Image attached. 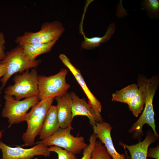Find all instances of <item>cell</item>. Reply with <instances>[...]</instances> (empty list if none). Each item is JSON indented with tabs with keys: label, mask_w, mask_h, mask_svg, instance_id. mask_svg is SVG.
Masks as SVG:
<instances>
[{
	"label": "cell",
	"mask_w": 159,
	"mask_h": 159,
	"mask_svg": "<svg viewBox=\"0 0 159 159\" xmlns=\"http://www.w3.org/2000/svg\"><path fill=\"white\" fill-rule=\"evenodd\" d=\"M97 138L94 133L90 135L89 139V144L83 150V156L80 159H91L92 153Z\"/></svg>",
	"instance_id": "cell-22"
},
{
	"label": "cell",
	"mask_w": 159,
	"mask_h": 159,
	"mask_svg": "<svg viewBox=\"0 0 159 159\" xmlns=\"http://www.w3.org/2000/svg\"><path fill=\"white\" fill-rule=\"evenodd\" d=\"M54 99L50 98L40 100L27 113L24 120L27 123V129L22 137L23 146L34 144L35 138L39 134L47 112Z\"/></svg>",
	"instance_id": "cell-3"
},
{
	"label": "cell",
	"mask_w": 159,
	"mask_h": 159,
	"mask_svg": "<svg viewBox=\"0 0 159 159\" xmlns=\"http://www.w3.org/2000/svg\"><path fill=\"white\" fill-rule=\"evenodd\" d=\"M57 102L56 106L58 118L60 128H64L71 126L73 119L72 113V100L69 93L62 97L54 98Z\"/></svg>",
	"instance_id": "cell-14"
},
{
	"label": "cell",
	"mask_w": 159,
	"mask_h": 159,
	"mask_svg": "<svg viewBox=\"0 0 159 159\" xmlns=\"http://www.w3.org/2000/svg\"><path fill=\"white\" fill-rule=\"evenodd\" d=\"M91 159H112L100 140L96 141L92 150Z\"/></svg>",
	"instance_id": "cell-20"
},
{
	"label": "cell",
	"mask_w": 159,
	"mask_h": 159,
	"mask_svg": "<svg viewBox=\"0 0 159 159\" xmlns=\"http://www.w3.org/2000/svg\"><path fill=\"white\" fill-rule=\"evenodd\" d=\"M138 86L136 84H132L117 91L113 93L112 100L127 104L137 94Z\"/></svg>",
	"instance_id": "cell-19"
},
{
	"label": "cell",
	"mask_w": 159,
	"mask_h": 159,
	"mask_svg": "<svg viewBox=\"0 0 159 159\" xmlns=\"http://www.w3.org/2000/svg\"><path fill=\"white\" fill-rule=\"evenodd\" d=\"M33 147L25 149L19 146L11 147L0 141V149L2 156L1 159H32L35 156L42 155L46 157L50 155L48 147L38 143Z\"/></svg>",
	"instance_id": "cell-9"
},
{
	"label": "cell",
	"mask_w": 159,
	"mask_h": 159,
	"mask_svg": "<svg viewBox=\"0 0 159 159\" xmlns=\"http://www.w3.org/2000/svg\"><path fill=\"white\" fill-rule=\"evenodd\" d=\"M2 131H0V139L1 138L2 135Z\"/></svg>",
	"instance_id": "cell-27"
},
{
	"label": "cell",
	"mask_w": 159,
	"mask_h": 159,
	"mask_svg": "<svg viewBox=\"0 0 159 159\" xmlns=\"http://www.w3.org/2000/svg\"><path fill=\"white\" fill-rule=\"evenodd\" d=\"M57 40L46 43L19 44L22 47L27 57L31 60L36 59L39 55L50 52Z\"/></svg>",
	"instance_id": "cell-17"
},
{
	"label": "cell",
	"mask_w": 159,
	"mask_h": 159,
	"mask_svg": "<svg viewBox=\"0 0 159 159\" xmlns=\"http://www.w3.org/2000/svg\"><path fill=\"white\" fill-rule=\"evenodd\" d=\"M60 128L56 106L52 105L47 112L39 132L40 139L42 140L53 135Z\"/></svg>",
	"instance_id": "cell-15"
},
{
	"label": "cell",
	"mask_w": 159,
	"mask_h": 159,
	"mask_svg": "<svg viewBox=\"0 0 159 159\" xmlns=\"http://www.w3.org/2000/svg\"><path fill=\"white\" fill-rule=\"evenodd\" d=\"M38 76L35 68L30 71L27 70L21 74H16L13 78L14 84L6 88L5 95L14 96L17 100L38 96Z\"/></svg>",
	"instance_id": "cell-4"
},
{
	"label": "cell",
	"mask_w": 159,
	"mask_h": 159,
	"mask_svg": "<svg viewBox=\"0 0 159 159\" xmlns=\"http://www.w3.org/2000/svg\"><path fill=\"white\" fill-rule=\"evenodd\" d=\"M159 84V78L157 76H153L149 79L146 78L144 87L145 100L144 110L140 117L129 130V133L133 134V138H137L142 135V128L145 124L151 127L154 135L158 138L155 129L153 100Z\"/></svg>",
	"instance_id": "cell-1"
},
{
	"label": "cell",
	"mask_w": 159,
	"mask_h": 159,
	"mask_svg": "<svg viewBox=\"0 0 159 159\" xmlns=\"http://www.w3.org/2000/svg\"><path fill=\"white\" fill-rule=\"evenodd\" d=\"M73 129L71 126L64 128H60L53 135L37 143H42L47 147L57 146L75 155L80 153L87 144L85 143L83 137H75L71 134V131Z\"/></svg>",
	"instance_id": "cell-7"
},
{
	"label": "cell",
	"mask_w": 159,
	"mask_h": 159,
	"mask_svg": "<svg viewBox=\"0 0 159 159\" xmlns=\"http://www.w3.org/2000/svg\"><path fill=\"white\" fill-rule=\"evenodd\" d=\"M62 24L58 21L46 22L36 32H26L17 37L15 42L18 44L46 43L57 40L64 32Z\"/></svg>",
	"instance_id": "cell-6"
},
{
	"label": "cell",
	"mask_w": 159,
	"mask_h": 159,
	"mask_svg": "<svg viewBox=\"0 0 159 159\" xmlns=\"http://www.w3.org/2000/svg\"><path fill=\"white\" fill-rule=\"evenodd\" d=\"M5 39L4 34L0 32V60H3L6 57V54L5 52Z\"/></svg>",
	"instance_id": "cell-24"
},
{
	"label": "cell",
	"mask_w": 159,
	"mask_h": 159,
	"mask_svg": "<svg viewBox=\"0 0 159 159\" xmlns=\"http://www.w3.org/2000/svg\"><path fill=\"white\" fill-rule=\"evenodd\" d=\"M92 128L93 133L104 144L112 159H126V156L117 152L114 147L111 135L112 127L109 124L103 121L97 122L92 126Z\"/></svg>",
	"instance_id": "cell-11"
},
{
	"label": "cell",
	"mask_w": 159,
	"mask_h": 159,
	"mask_svg": "<svg viewBox=\"0 0 159 159\" xmlns=\"http://www.w3.org/2000/svg\"><path fill=\"white\" fill-rule=\"evenodd\" d=\"M48 150L53 152L58 155V159H77L75 155L56 146H51L48 148Z\"/></svg>",
	"instance_id": "cell-21"
},
{
	"label": "cell",
	"mask_w": 159,
	"mask_h": 159,
	"mask_svg": "<svg viewBox=\"0 0 159 159\" xmlns=\"http://www.w3.org/2000/svg\"><path fill=\"white\" fill-rule=\"evenodd\" d=\"M68 71L62 69L57 74L49 76L39 75L38 85L39 100L57 97H62L67 93L70 87L66 77Z\"/></svg>",
	"instance_id": "cell-5"
},
{
	"label": "cell",
	"mask_w": 159,
	"mask_h": 159,
	"mask_svg": "<svg viewBox=\"0 0 159 159\" xmlns=\"http://www.w3.org/2000/svg\"><path fill=\"white\" fill-rule=\"evenodd\" d=\"M144 5L147 9L151 14L157 15L159 12V2L158 0H146Z\"/></svg>",
	"instance_id": "cell-23"
},
{
	"label": "cell",
	"mask_w": 159,
	"mask_h": 159,
	"mask_svg": "<svg viewBox=\"0 0 159 159\" xmlns=\"http://www.w3.org/2000/svg\"><path fill=\"white\" fill-rule=\"evenodd\" d=\"M72 100V113L73 118L77 115L87 117L90 124L93 126L96 123L103 121V119L99 112L91 107L85 98H80L75 93H69Z\"/></svg>",
	"instance_id": "cell-10"
},
{
	"label": "cell",
	"mask_w": 159,
	"mask_h": 159,
	"mask_svg": "<svg viewBox=\"0 0 159 159\" xmlns=\"http://www.w3.org/2000/svg\"><path fill=\"white\" fill-rule=\"evenodd\" d=\"M41 62L40 59L31 60L25 54L21 46L19 44L12 49L6 54L5 57L0 61V63L4 65L6 72L1 79V90L6 85L10 78L14 74L21 73L30 69L34 68Z\"/></svg>",
	"instance_id": "cell-2"
},
{
	"label": "cell",
	"mask_w": 159,
	"mask_h": 159,
	"mask_svg": "<svg viewBox=\"0 0 159 159\" xmlns=\"http://www.w3.org/2000/svg\"><path fill=\"white\" fill-rule=\"evenodd\" d=\"M6 72V67L4 64L0 63V78L3 77Z\"/></svg>",
	"instance_id": "cell-26"
},
{
	"label": "cell",
	"mask_w": 159,
	"mask_h": 159,
	"mask_svg": "<svg viewBox=\"0 0 159 159\" xmlns=\"http://www.w3.org/2000/svg\"><path fill=\"white\" fill-rule=\"evenodd\" d=\"M5 100L2 115L8 119V127L15 124L24 121L27 112L31 107L37 104L39 100L38 96L17 100L13 96L5 95Z\"/></svg>",
	"instance_id": "cell-8"
},
{
	"label": "cell",
	"mask_w": 159,
	"mask_h": 159,
	"mask_svg": "<svg viewBox=\"0 0 159 159\" xmlns=\"http://www.w3.org/2000/svg\"><path fill=\"white\" fill-rule=\"evenodd\" d=\"M158 138L151 131L148 132L145 139L137 144L128 145L120 141L119 144L123 147L125 150L127 159H147L149 145L155 142Z\"/></svg>",
	"instance_id": "cell-12"
},
{
	"label": "cell",
	"mask_w": 159,
	"mask_h": 159,
	"mask_svg": "<svg viewBox=\"0 0 159 159\" xmlns=\"http://www.w3.org/2000/svg\"><path fill=\"white\" fill-rule=\"evenodd\" d=\"M146 77L140 76L138 78V92L135 96L127 105L129 110L136 117L138 116L143 110L145 104V97L144 87Z\"/></svg>",
	"instance_id": "cell-16"
},
{
	"label": "cell",
	"mask_w": 159,
	"mask_h": 159,
	"mask_svg": "<svg viewBox=\"0 0 159 159\" xmlns=\"http://www.w3.org/2000/svg\"><path fill=\"white\" fill-rule=\"evenodd\" d=\"M59 57L63 64L72 74L81 87L88 98V104L96 111L100 113L102 108L101 103L87 87L80 71L74 66L66 55L61 54Z\"/></svg>",
	"instance_id": "cell-13"
},
{
	"label": "cell",
	"mask_w": 159,
	"mask_h": 159,
	"mask_svg": "<svg viewBox=\"0 0 159 159\" xmlns=\"http://www.w3.org/2000/svg\"><path fill=\"white\" fill-rule=\"evenodd\" d=\"M115 25L112 23L109 26L104 36L91 38L86 37L83 32H82L84 38V40L81 43L82 48L85 49H90L99 46L101 43L106 42L110 39L115 32Z\"/></svg>",
	"instance_id": "cell-18"
},
{
	"label": "cell",
	"mask_w": 159,
	"mask_h": 159,
	"mask_svg": "<svg viewBox=\"0 0 159 159\" xmlns=\"http://www.w3.org/2000/svg\"><path fill=\"white\" fill-rule=\"evenodd\" d=\"M159 146H157L154 148H150L148 149L147 157L153 158L155 159H159Z\"/></svg>",
	"instance_id": "cell-25"
}]
</instances>
